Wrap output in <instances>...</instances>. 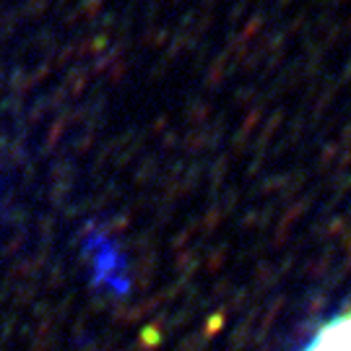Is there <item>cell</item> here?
<instances>
[{"label":"cell","instance_id":"cell-1","mask_svg":"<svg viewBox=\"0 0 351 351\" xmlns=\"http://www.w3.org/2000/svg\"><path fill=\"white\" fill-rule=\"evenodd\" d=\"M302 351H351V307L326 320Z\"/></svg>","mask_w":351,"mask_h":351}]
</instances>
